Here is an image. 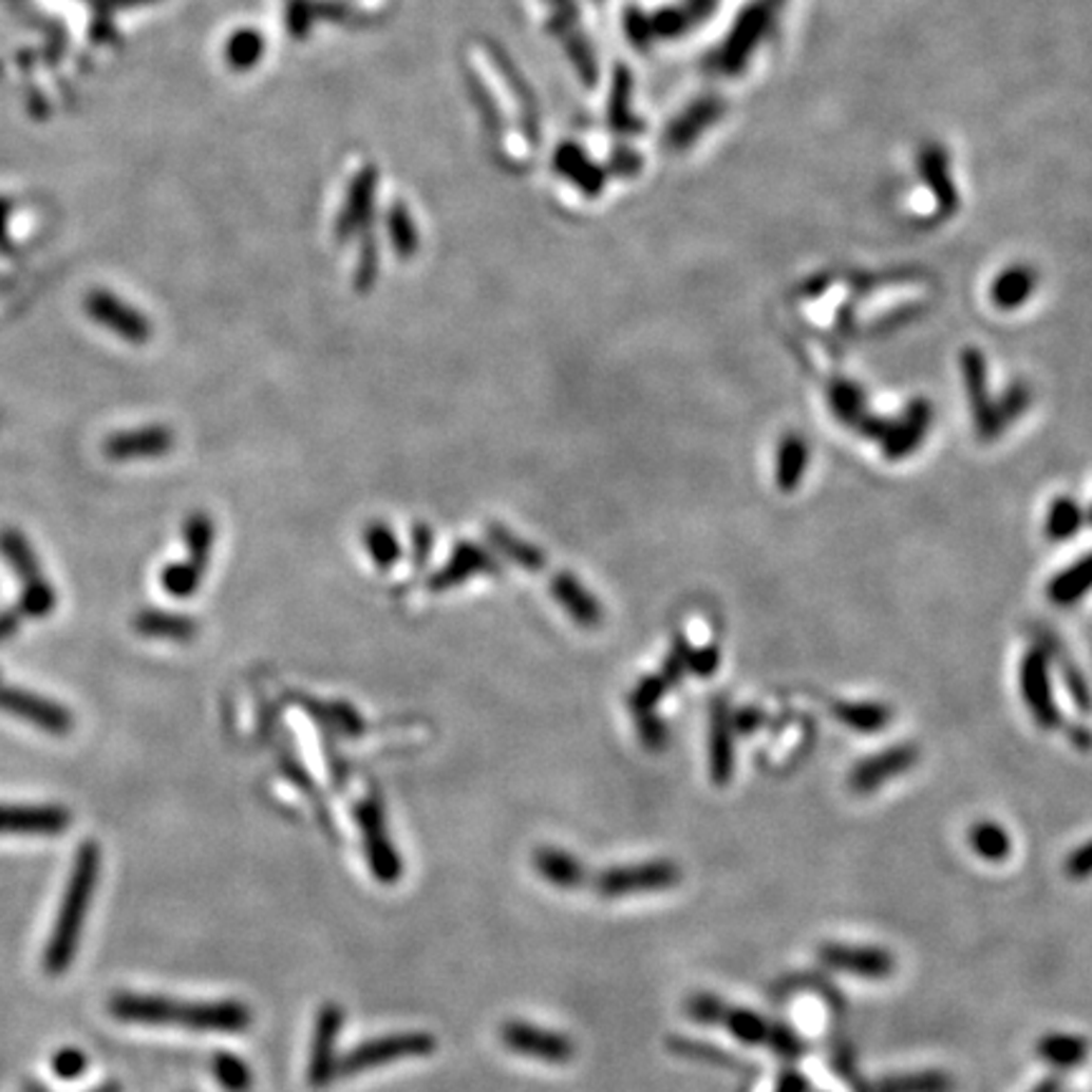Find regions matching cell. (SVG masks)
Masks as SVG:
<instances>
[{"label": "cell", "instance_id": "obj_1", "mask_svg": "<svg viewBox=\"0 0 1092 1092\" xmlns=\"http://www.w3.org/2000/svg\"><path fill=\"white\" fill-rule=\"evenodd\" d=\"M114 1019L130 1024H175L195 1032L236 1034L253 1024V1014L241 1001H177L147 994H114L109 999Z\"/></svg>", "mask_w": 1092, "mask_h": 1092}, {"label": "cell", "instance_id": "obj_2", "mask_svg": "<svg viewBox=\"0 0 1092 1092\" xmlns=\"http://www.w3.org/2000/svg\"><path fill=\"white\" fill-rule=\"evenodd\" d=\"M101 870V850L99 845L87 840V843L79 845L74 858L72 878H69L67 892H63V901L59 908V916H56L54 930H51L46 956H43V966H46L49 976H63L67 968L72 966L76 948H79L81 928L87 923L89 905H92L96 880H99Z\"/></svg>", "mask_w": 1092, "mask_h": 1092}, {"label": "cell", "instance_id": "obj_3", "mask_svg": "<svg viewBox=\"0 0 1092 1092\" xmlns=\"http://www.w3.org/2000/svg\"><path fill=\"white\" fill-rule=\"evenodd\" d=\"M438 1050V1039L428 1032H402L388 1034V1037H375L368 1042L357 1044L355 1050L346 1052L337 1062V1077H355L362 1075L380 1065L397 1062V1059H415L430 1057Z\"/></svg>", "mask_w": 1092, "mask_h": 1092}, {"label": "cell", "instance_id": "obj_4", "mask_svg": "<svg viewBox=\"0 0 1092 1092\" xmlns=\"http://www.w3.org/2000/svg\"><path fill=\"white\" fill-rule=\"evenodd\" d=\"M683 872L671 860H647V863L618 865L602 870L595 878V890L602 898H627L640 892H658L678 885Z\"/></svg>", "mask_w": 1092, "mask_h": 1092}, {"label": "cell", "instance_id": "obj_5", "mask_svg": "<svg viewBox=\"0 0 1092 1092\" xmlns=\"http://www.w3.org/2000/svg\"><path fill=\"white\" fill-rule=\"evenodd\" d=\"M498 1039L501 1044L509 1047L511 1052L522 1057L539 1059V1062L549 1065H567L575 1059L577 1047L567 1034H559L554 1030H544V1027L529 1024V1021H504L498 1027Z\"/></svg>", "mask_w": 1092, "mask_h": 1092}, {"label": "cell", "instance_id": "obj_6", "mask_svg": "<svg viewBox=\"0 0 1092 1092\" xmlns=\"http://www.w3.org/2000/svg\"><path fill=\"white\" fill-rule=\"evenodd\" d=\"M355 820L362 830L364 840V852H368V863L372 876H375L380 883H397L402 876V863L400 855L395 852V845L390 843L388 825H384V814L380 802L364 799L359 802L355 809Z\"/></svg>", "mask_w": 1092, "mask_h": 1092}, {"label": "cell", "instance_id": "obj_7", "mask_svg": "<svg viewBox=\"0 0 1092 1092\" xmlns=\"http://www.w3.org/2000/svg\"><path fill=\"white\" fill-rule=\"evenodd\" d=\"M72 827V812L59 805H0V834L59 837Z\"/></svg>", "mask_w": 1092, "mask_h": 1092}, {"label": "cell", "instance_id": "obj_8", "mask_svg": "<svg viewBox=\"0 0 1092 1092\" xmlns=\"http://www.w3.org/2000/svg\"><path fill=\"white\" fill-rule=\"evenodd\" d=\"M344 1024V1010L339 1004H324L317 1014V1021H314V1037H312V1057H309V1070H306V1077H309L312 1088H326L334 1077H337V1039L339 1030Z\"/></svg>", "mask_w": 1092, "mask_h": 1092}, {"label": "cell", "instance_id": "obj_9", "mask_svg": "<svg viewBox=\"0 0 1092 1092\" xmlns=\"http://www.w3.org/2000/svg\"><path fill=\"white\" fill-rule=\"evenodd\" d=\"M0 711L23 718V721L34 723L54 736H67L74 726L72 713L63 705L49 701L43 696H36L31 691L13 689V685H5L3 680H0Z\"/></svg>", "mask_w": 1092, "mask_h": 1092}, {"label": "cell", "instance_id": "obj_10", "mask_svg": "<svg viewBox=\"0 0 1092 1092\" xmlns=\"http://www.w3.org/2000/svg\"><path fill=\"white\" fill-rule=\"evenodd\" d=\"M820 961L834 972L860 976V979H888L896 972V959L880 946H852V943H822Z\"/></svg>", "mask_w": 1092, "mask_h": 1092}, {"label": "cell", "instance_id": "obj_11", "mask_svg": "<svg viewBox=\"0 0 1092 1092\" xmlns=\"http://www.w3.org/2000/svg\"><path fill=\"white\" fill-rule=\"evenodd\" d=\"M87 312L92 314L94 321H99L101 326H107L109 332L119 334L121 339L134 344H143L150 339V321L143 317L139 312H134L132 306H127L125 301L112 297L109 291H92L87 299Z\"/></svg>", "mask_w": 1092, "mask_h": 1092}, {"label": "cell", "instance_id": "obj_12", "mask_svg": "<svg viewBox=\"0 0 1092 1092\" xmlns=\"http://www.w3.org/2000/svg\"><path fill=\"white\" fill-rule=\"evenodd\" d=\"M175 435L167 428H143L130 430V433H117L105 443V453L114 460H132V458H155L172 451Z\"/></svg>", "mask_w": 1092, "mask_h": 1092}, {"label": "cell", "instance_id": "obj_13", "mask_svg": "<svg viewBox=\"0 0 1092 1092\" xmlns=\"http://www.w3.org/2000/svg\"><path fill=\"white\" fill-rule=\"evenodd\" d=\"M916 759H918V751L914 747H901V749L885 751V754H880V756H872V759L863 761L855 772H852V776H850L852 789L860 794L876 792L880 784L888 782V779H892V776L903 774L905 769L914 767Z\"/></svg>", "mask_w": 1092, "mask_h": 1092}, {"label": "cell", "instance_id": "obj_14", "mask_svg": "<svg viewBox=\"0 0 1092 1092\" xmlns=\"http://www.w3.org/2000/svg\"><path fill=\"white\" fill-rule=\"evenodd\" d=\"M496 567H498L496 559L488 554L486 549H481V546H475V544H458L455 546L451 562H448L446 567H443L438 575L430 580V589H433V592H440V589L453 587V584L464 582L473 575H486V571L488 575H493V571H498Z\"/></svg>", "mask_w": 1092, "mask_h": 1092}, {"label": "cell", "instance_id": "obj_15", "mask_svg": "<svg viewBox=\"0 0 1092 1092\" xmlns=\"http://www.w3.org/2000/svg\"><path fill=\"white\" fill-rule=\"evenodd\" d=\"M534 867L546 883L557 885L562 890L582 888L587 883V870L571 852L559 850V847H539L534 852Z\"/></svg>", "mask_w": 1092, "mask_h": 1092}, {"label": "cell", "instance_id": "obj_16", "mask_svg": "<svg viewBox=\"0 0 1092 1092\" xmlns=\"http://www.w3.org/2000/svg\"><path fill=\"white\" fill-rule=\"evenodd\" d=\"M1021 691H1024L1027 703H1030V711L1034 713L1039 723L1044 729L1050 726H1057L1059 716L1055 711V703L1050 698V689H1047V671L1042 655L1032 653L1030 658L1024 660V671H1021Z\"/></svg>", "mask_w": 1092, "mask_h": 1092}, {"label": "cell", "instance_id": "obj_17", "mask_svg": "<svg viewBox=\"0 0 1092 1092\" xmlns=\"http://www.w3.org/2000/svg\"><path fill=\"white\" fill-rule=\"evenodd\" d=\"M551 595L557 597L559 605L567 609L575 622H580V625L597 627L602 622L600 602H597L571 575H557L554 582H551Z\"/></svg>", "mask_w": 1092, "mask_h": 1092}, {"label": "cell", "instance_id": "obj_18", "mask_svg": "<svg viewBox=\"0 0 1092 1092\" xmlns=\"http://www.w3.org/2000/svg\"><path fill=\"white\" fill-rule=\"evenodd\" d=\"M1090 1047L1075 1034H1044L1037 1042V1055L1059 1070H1070L1088 1059Z\"/></svg>", "mask_w": 1092, "mask_h": 1092}, {"label": "cell", "instance_id": "obj_19", "mask_svg": "<svg viewBox=\"0 0 1092 1092\" xmlns=\"http://www.w3.org/2000/svg\"><path fill=\"white\" fill-rule=\"evenodd\" d=\"M134 627H137V633L147 635V638H163V640H190V638H195V633H197V625L190 618H183V615H170V613H157V609H147V613L137 615Z\"/></svg>", "mask_w": 1092, "mask_h": 1092}, {"label": "cell", "instance_id": "obj_20", "mask_svg": "<svg viewBox=\"0 0 1092 1092\" xmlns=\"http://www.w3.org/2000/svg\"><path fill=\"white\" fill-rule=\"evenodd\" d=\"M968 845L981 860H989V863H1001L1012 855V837L1006 830L997 822L984 820L976 822V825L968 830Z\"/></svg>", "mask_w": 1092, "mask_h": 1092}, {"label": "cell", "instance_id": "obj_21", "mask_svg": "<svg viewBox=\"0 0 1092 1092\" xmlns=\"http://www.w3.org/2000/svg\"><path fill=\"white\" fill-rule=\"evenodd\" d=\"M0 551H3V557L8 559L11 567L16 569V575L21 577L25 587H34V584L43 582L41 567H38L34 549H31L23 534H18V531H13V529L3 531V534H0Z\"/></svg>", "mask_w": 1092, "mask_h": 1092}, {"label": "cell", "instance_id": "obj_22", "mask_svg": "<svg viewBox=\"0 0 1092 1092\" xmlns=\"http://www.w3.org/2000/svg\"><path fill=\"white\" fill-rule=\"evenodd\" d=\"M210 1070H213L215 1082L221 1085L223 1090L248 1092L253 1088V1072H250L248 1062L238 1055H230V1052H215Z\"/></svg>", "mask_w": 1092, "mask_h": 1092}, {"label": "cell", "instance_id": "obj_23", "mask_svg": "<svg viewBox=\"0 0 1092 1092\" xmlns=\"http://www.w3.org/2000/svg\"><path fill=\"white\" fill-rule=\"evenodd\" d=\"M954 1082L943 1072H916V1075H898L880 1080L872 1092H950Z\"/></svg>", "mask_w": 1092, "mask_h": 1092}, {"label": "cell", "instance_id": "obj_24", "mask_svg": "<svg viewBox=\"0 0 1092 1092\" xmlns=\"http://www.w3.org/2000/svg\"><path fill=\"white\" fill-rule=\"evenodd\" d=\"M723 1024L741 1044H764L769 1039V1024L751 1010H726Z\"/></svg>", "mask_w": 1092, "mask_h": 1092}, {"label": "cell", "instance_id": "obj_25", "mask_svg": "<svg viewBox=\"0 0 1092 1092\" xmlns=\"http://www.w3.org/2000/svg\"><path fill=\"white\" fill-rule=\"evenodd\" d=\"M734 772V749H731V731L721 713L716 716V729L711 738V776L716 784H726Z\"/></svg>", "mask_w": 1092, "mask_h": 1092}, {"label": "cell", "instance_id": "obj_26", "mask_svg": "<svg viewBox=\"0 0 1092 1092\" xmlns=\"http://www.w3.org/2000/svg\"><path fill=\"white\" fill-rule=\"evenodd\" d=\"M807 464V446L799 435H789L784 438L779 448V471H776V478H779L782 491H792L799 481L802 471H805Z\"/></svg>", "mask_w": 1092, "mask_h": 1092}, {"label": "cell", "instance_id": "obj_27", "mask_svg": "<svg viewBox=\"0 0 1092 1092\" xmlns=\"http://www.w3.org/2000/svg\"><path fill=\"white\" fill-rule=\"evenodd\" d=\"M488 536H491V542L496 544L498 549L511 559V562H516L519 567L531 569V571H539V569L544 567V554H542V551L534 549V546H531V544L519 542L516 536L509 534V531H506V529H501V526H491V529H488Z\"/></svg>", "mask_w": 1092, "mask_h": 1092}, {"label": "cell", "instance_id": "obj_28", "mask_svg": "<svg viewBox=\"0 0 1092 1092\" xmlns=\"http://www.w3.org/2000/svg\"><path fill=\"white\" fill-rule=\"evenodd\" d=\"M1092 587V554L1085 557L1075 569L1065 571L1062 577H1057V582L1052 584L1050 595L1055 597L1059 605H1068V602L1080 600V597Z\"/></svg>", "mask_w": 1092, "mask_h": 1092}, {"label": "cell", "instance_id": "obj_29", "mask_svg": "<svg viewBox=\"0 0 1092 1092\" xmlns=\"http://www.w3.org/2000/svg\"><path fill=\"white\" fill-rule=\"evenodd\" d=\"M213 522H210L205 513H195V516L188 519V524H185V542H188L190 562L195 564V567L205 569V562H208L210 557V546H213Z\"/></svg>", "mask_w": 1092, "mask_h": 1092}, {"label": "cell", "instance_id": "obj_30", "mask_svg": "<svg viewBox=\"0 0 1092 1092\" xmlns=\"http://www.w3.org/2000/svg\"><path fill=\"white\" fill-rule=\"evenodd\" d=\"M203 571L205 569L195 567V564H192V562H188V564L175 562V564H170V567L163 571V577H159V580H163V589H165L167 595H172V597H190V595L197 592V584H201Z\"/></svg>", "mask_w": 1092, "mask_h": 1092}, {"label": "cell", "instance_id": "obj_31", "mask_svg": "<svg viewBox=\"0 0 1092 1092\" xmlns=\"http://www.w3.org/2000/svg\"><path fill=\"white\" fill-rule=\"evenodd\" d=\"M364 542H368L370 554L380 569H390L392 564L400 559V546H397V539L392 536L388 526L372 524L370 529L364 531Z\"/></svg>", "mask_w": 1092, "mask_h": 1092}, {"label": "cell", "instance_id": "obj_32", "mask_svg": "<svg viewBox=\"0 0 1092 1092\" xmlns=\"http://www.w3.org/2000/svg\"><path fill=\"white\" fill-rule=\"evenodd\" d=\"M1080 522H1082V513H1080V509H1077L1075 501L1059 498L1052 504V509H1050V519H1047V534H1050L1052 539H1068L1072 534H1077Z\"/></svg>", "mask_w": 1092, "mask_h": 1092}, {"label": "cell", "instance_id": "obj_33", "mask_svg": "<svg viewBox=\"0 0 1092 1092\" xmlns=\"http://www.w3.org/2000/svg\"><path fill=\"white\" fill-rule=\"evenodd\" d=\"M306 705H312L309 711L314 713V716H319L321 721L330 723L332 729L342 731L344 736H359L364 731L362 718H359L357 713L350 709V705H319L312 701H306Z\"/></svg>", "mask_w": 1092, "mask_h": 1092}, {"label": "cell", "instance_id": "obj_34", "mask_svg": "<svg viewBox=\"0 0 1092 1092\" xmlns=\"http://www.w3.org/2000/svg\"><path fill=\"white\" fill-rule=\"evenodd\" d=\"M671 1050L676 1052V1055L680 1057H691V1059H698V1062H711V1065H721V1068H729V1065H736V1059L731 1055H726L723 1050H718L716 1044H705V1042H698V1039H683V1037H673L671 1042Z\"/></svg>", "mask_w": 1092, "mask_h": 1092}, {"label": "cell", "instance_id": "obj_35", "mask_svg": "<svg viewBox=\"0 0 1092 1092\" xmlns=\"http://www.w3.org/2000/svg\"><path fill=\"white\" fill-rule=\"evenodd\" d=\"M1030 291H1032L1030 276L1021 274V271H1010L999 279L997 288H994V299H997L999 306L1010 309V306H1019Z\"/></svg>", "mask_w": 1092, "mask_h": 1092}, {"label": "cell", "instance_id": "obj_36", "mask_svg": "<svg viewBox=\"0 0 1092 1092\" xmlns=\"http://www.w3.org/2000/svg\"><path fill=\"white\" fill-rule=\"evenodd\" d=\"M56 607V595L54 589L49 587V582H38L34 587H23V600H21V615H29V618H46V615L54 613Z\"/></svg>", "mask_w": 1092, "mask_h": 1092}, {"label": "cell", "instance_id": "obj_37", "mask_svg": "<svg viewBox=\"0 0 1092 1092\" xmlns=\"http://www.w3.org/2000/svg\"><path fill=\"white\" fill-rule=\"evenodd\" d=\"M729 1006H723V1001L713 994H693V997L685 1001V1014L698 1024H716V1021H723V1014Z\"/></svg>", "mask_w": 1092, "mask_h": 1092}, {"label": "cell", "instance_id": "obj_38", "mask_svg": "<svg viewBox=\"0 0 1092 1092\" xmlns=\"http://www.w3.org/2000/svg\"><path fill=\"white\" fill-rule=\"evenodd\" d=\"M87 1055H83L81 1050H76V1047H63V1050L56 1052L54 1059H51V1070H54V1075L61 1077V1080H76V1077H81L83 1072H87Z\"/></svg>", "mask_w": 1092, "mask_h": 1092}, {"label": "cell", "instance_id": "obj_39", "mask_svg": "<svg viewBox=\"0 0 1092 1092\" xmlns=\"http://www.w3.org/2000/svg\"><path fill=\"white\" fill-rule=\"evenodd\" d=\"M837 713L843 721L852 723L860 731H880V726L890 718V713L878 709V705H852V709H840Z\"/></svg>", "mask_w": 1092, "mask_h": 1092}, {"label": "cell", "instance_id": "obj_40", "mask_svg": "<svg viewBox=\"0 0 1092 1092\" xmlns=\"http://www.w3.org/2000/svg\"><path fill=\"white\" fill-rule=\"evenodd\" d=\"M660 696H663V680L647 678L642 680L633 696H629V705H633V711L638 713V716H645V713H651L653 703L658 701Z\"/></svg>", "mask_w": 1092, "mask_h": 1092}, {"label": "cell", "instance_id": "obj_41", "mask_svg": "<svg viewBox=\"0 0 1092 1092\" xmlns=\"http://www.w3.org/2000/svg\"><path fill=\"white\" fill-rule=\"evenodd\" d=\"M1065 876L1070 880L1092 878V840L1082 843L1075 852H1070L1068 860H1065Z\"/></svg>", "mask_w": 1092, "mask_h": 1092}, {"label": "cell", "instance_id": "obj_42", "mask_svg": "<svg viewBox=\"0 0 1092 1092\" xmlns=\"http://www.w3.org/2000/svg\"><path fill=\"white\" fill-rule=\"evenodd\" d=\"M769 1044L779 1052L782 1057H799L802 1055V1042L799 1037L787 1027H769Z\"/></svg>", "mask_w": 1092, "mask_h": 1092}, {"label": "cell", "instance_id": "obj_43", "mask_svg": "<svg viewBox=\"0 0 1092 1092\" xmlns=\"http://www.w3.org/2000/svg\"><path fill=\"white\" fill-rule=\"evenodd\" d=\"M834 402H837V413L843 417H855L858 410H860V400H858V392L852 384H847V388H840L837 392H834Z\"/></svg>", "mask_w": 1092, "mask_h": 1092}, {"label": "cell", "instance_id": "obj_44", "mask_svg": "<svg viewBox=\"0 0 1092 1092\" xmlns=\"http://www.w3.org/2000/svg\"><path fill=\"white\" fill-rule=\"evenodd\" d=\"M21 609H16V613H0V642L16 635V629L21 627Z\"/></svg>", "mask_w": 1092, "mask_h": 1092}, {"label": "cell", "instance_id": "obj_45", "mask_svg": "<svg viewBox=\"0 0 1092 1092\" xmlns=\"http://www.w3.org/2000/svg\"><path fill=\"white\" fill-rule=\"evenodd\" d=\"M430 544H433V536H430V531L426 529V526H417V529H415V562L417 564H422V559H428Z\"/></svg>", "mask_w": 1092, "mask_h": 1092}, {"label": "cell", "instance_id": "obj_46", "mask_svg": "<svg viewBox=\"0 0 1092 1092\" xmlns=\"http://www.w3.org/2000/svg\"><path fill=\"white\" fill-rule=\"evenodd\" d=\"M776 1092H807L805 1077H799L796 1072H784L779 1085H776Z\"/></svg>", "mask_w": 1092, "mask_h": 1092}, {"label": "cell", "instance_id": "obj_47", "mask_svg": "<svg viewBox=\"0 0 1092 1092\" xmlns=\"http://www.w3.org/2000/svg\"><path fill=\"white\" fill-rule=\"evenodd\" d=\"M5 218H8V205L0 201V248H8V233H5Z\"/></svg>", "mask_w": 1092, "mask_h": 1092}, {"label": "cell", "instance_id": "obj_48", "mask_svg": "<svg viewBox=\"0 0 1092 1092\" xmlns=\"http://www.w3.org/2000/svg\"><path fill=\"white\" fill-rule=\"evenodd\" d=\"M1032 1092H1059V1080H1057V1077H1050V1080L1039 1082Z\"/></svg>", "mask_w": 1092, "mask_h": 1092}, {"label": "cell", "instance_id": "obj_49", "mask_svg": "<svg viewBox=\"0 0 1092 1092\" xmlns=\"http://www.w3.org/2000/svg\"><path fill=\"white\" fill-rule=\"evenodd\" d=\"M23 1092H49V1090H46V1085H41V1082H34V1080H31V1082H25Z\"/></svg>", "mask_w": 1092, "mask_h": 1092}, {"label": "cell", "instance_id": "obj_50", "mask_svg": "<svg viewBox=\"0 0 1092 1092\" xmlns=\"http://www.w3.org/2000/svg\"><path fill=\"white\" fill-rule=\"evenodd\" d=\"M92 1092H119V1085L117 1082H105V1085H99V1088H94Z\"/></svg>", "mask_w": 1092, "mask_h": 1092}, {"label": "cell", "instance_id": "obj_51", "mask_svg": "<svg viewBox=\"0 0 1092 1092\" xmlns=\"http://www.w3.org/2000/svg\"><path fill=\"white\" fill-rule=\"evenodd\" d=\"M1090 519H1092V513H1090Z\"/></svg>", "mask_w": 1092, "mask_h": 1092}]
</instances>
